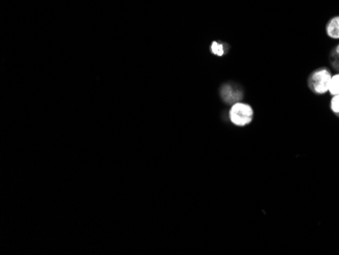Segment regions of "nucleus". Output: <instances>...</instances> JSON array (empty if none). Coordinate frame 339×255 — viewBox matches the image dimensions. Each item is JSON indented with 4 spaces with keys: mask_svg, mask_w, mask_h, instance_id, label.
Returning <instances> with one entry per match:
<instances>
[{
    "mask_svg": "<svg viewBox=\"0 0 339 255\" xmlns=\"http://www.w3.org/2000/svg\"><path fill=\"white\" fill-rule=\"evenodd\" d=\"M229 117L234 125L238 127H245L252 123L254 119V110L251 105L240 101L232 105Z\"/></svg>",
    "mask_w": 339,
    "mask_h": 255,
    "instance_id": "nucleus-1",
    "label": "nucleus"
},
{
    "mask_svg": "<svg viewBox=\"0 0 339 255\" xmlns=\"http://www.w3.org/2000/svg\"><path fill=\"white\" fill-rule=\"evenodd\" d=\"M331 72L325 67L315 69L308 77V87L310 91L316 95H324L328 93L331 80Z\"/></svg>",
    "mask_w": 339,
    "mask_h": 255,
    "instance_id": "nucleus-2",
    "label": "nucleus"
},
{
    "mask_svg": "<svg viewBox=\"0 0 339 255\" xmlns=\"http://www.w3.org/2000/svg\"><path fill=\"white\" fill-rule=\"evenodd\" d=\"M220 97L223 102L228 104H235L240 102L243 98V93L236 86L231 83H224L220 88Z\"/></svg>",
    "mask_w": 339,
    "mask_h": 255,
    "instance_id": "nucleus-3",
    "label": "nucleus"
},
{
    "mask_svg": "<svg viewBox=\"0 0 339 255\" xmlns=\"http://www.w3.org/2000/svg\"><path fill=\"white\" fill-rule=\"evenodd\" d=\"M325 31L330 39L339 40V16H335L328 21Z\"/></svg>",
    "mask_w": 339,
    "mask_h": 255,
    "instance_id": "nucleus-4",
    "label": "nucleus"
},
{
    "mask_svg": "<svg viewBox=\"0 0 339 255\" xmlns=\"http://www.w3.org/2000/svg\"><path fill=\"white\" fill-rule=\"evenodd\" d=\"M329 62L331 64V66L337 71L339 72V44L336 45L330 52L329 55Z\"/></svg>",
    "mask_w": 339,
    "mask_h": 255,
    "instance_id": "nucleus-5",
    "label": "nucleus"
},
{
    "mask_svg": "<svg viewBox=\"0 0 339 255\" xmlns=\"http://www.w3.org/2000/svg\"><path fill=\"white\" fill-rule=\"evenodd\" d=\"M328 93L331 96H337L339 95V72L332 74L330 84H329V90Z\"/></svg>",
    "mask_w": 339,
    "mask_h": 255,
    "instance_id": "nucleus-6",
    "label": "nucleus"
},
{
    "mask_svg": "<svg viewBox=\"0 0 339 255\" xmlns=\"http://www.w3.org/2000/svg\"><path fill=\"white\" fill-rule=\"evenodd\" d=\"M210 50H211V53L215 56H218V57H221L224 55L225 53V46L224 44L222 43H219V42H212L211 44V47H210Z\"/></svg>",
    "mask_w": 339,
    "mask_h": 255,
    "instance_id": "nucleus-7",
    "label": "nucleus"
},
{
    "mask_svg": "<svg viewBox=\"0 0 339 255\" xmlns=\"http://www.w3.org/2000/svg\"><path fill=\"white\" fill-rule=\"evenodd\" d=\"M331 112L339 118V95L337 96H332L330 104H329Z\"/></svg>",
    "mask_w": 339,
    "mask_h": 255,
    "instance_id": "nucleus-8",
    "label": "nucleus"
}]
</instances>
